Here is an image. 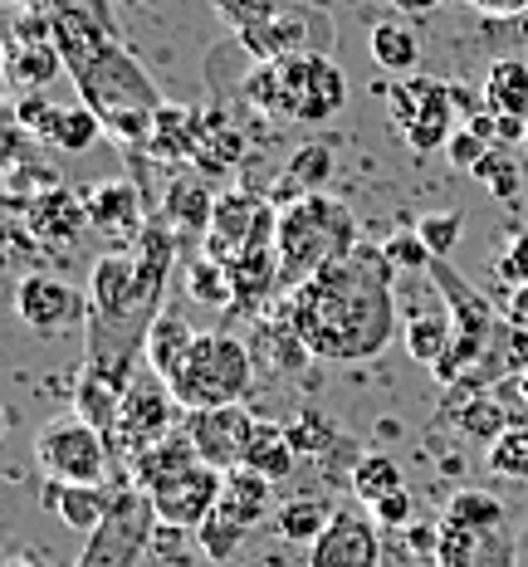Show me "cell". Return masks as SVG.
Instances as JSON below:
<instances>
[{
	"label": "cell",
	"instance_id": "obj_1",
	"mask_svg": "<svg viewBox=\"0 0 528 567\" xmlns=\"http://www.w3.org/2000/svg\"><path fill=\"white\" fill-rule=\"evenodd\" d=\"M392 275L396 269L382 245H352L348 255L284 293L279 309L319 362H372L396 333Z\"/></svg>",
	"mask_w": 528,
	"mask_h": 567
},
{
	"label": "cell",
	"instance_id": "obj_2",
	"mask_svg": "<svg viewBox=\"0 0 528 567\" xmlns=\"http://www.w3.org/2000/svg\"><path fill=\"white\" fill-rule=\"evenodd\" d=\"M74 84H79L84 109H93V117L103 123V133L117 137L133 152L147 147L152 123H157V113L167 99H162L157 84L147 79V69L137 64L123 44H108L84 74H74Z\"/></svg>",
	"mask_w": 528,
	"mask_h": 567
},
{
	"label": "cell",
	"instance_id": "obj_3",
	"mask_svg": "<svg viewBox=\"0 0 528 567\" xmlns=\"http://www.w3.org/2000/svg\"><path fill=\"white\" fill-rule=\"evenodd\" d=\"M358 240V220L343 200L313 192L303 200L279 206V235H275V255H279V279L284 293H293L303 279H313L323 265H333L338 255H348Z\"/></svg>",
	"mask_w": 528,
	"mask_h": 567
},
{
	"label": "cell",
	"instance_id": "obj_4",
	"mask_svg": "<svg viewBox=\"0 0 528 567\" xmlns=\"http://www.w3.org/2000/svg\"><path fill=\"white\" fill-rule=\"evenodd\" d=\"M426 275H431V284H436L445 313H451V323H455V348L445 352V362L431 377H436L441 386H455L460 377H469L479 362H485V352H489V342H495L504 318H499L495 303H489L485 293L475 289V284L455 275L451 259H431Z\"/></svg>",
	"mask_w": 528,
	"mask_h": 567
},
{
	"label": "cell",
	"instance_id": "obj_5",
	"mask_svg": "<svg viewBox=\"0 0 528 567\" xmlns=\"http://www.w3.org/2000/svg\"><path fill=\"white\" fill-rule=\"evenodd\" d=\"M250 382H255V358L245 342H235L230 333H196L186 362L172 377V392L186 411H206L245 401Z\"/></svg>",
	"mask_w": 528,
	"mask_h": 567
},
{
	"label": "cell",
	"instance_id": "obj_6",
	"mask_svg": "<svg viewBox=\"0 0 528 567\" xmlns=\"http://www.w3.org/2000/svg\"><path fill=\"white\" fill-rule=\"evenodd\" d=\"M386 123L411 152L431 157V152H445V142L455 137L460 109L451 99V84H441V79H396L386 89Z\"/></svg>",
	"mask_w": 528,
	"mask_h": 567
},
{
	"label": "cell",
	"instance_id": "obj_7",
	"mask_svg": "<svg viewBox=\"0 0 528 567\" xmlns=\"http://www.w3.org/2000/svg\"><path fill=\"white\" fill-rule=\"evenodd\" d=\"M157 528H162V518L152 509L147 494L137 484H117L108 518L89 534L74 567H143L152 543H157Z\"/></svg>",
	"mask_w": 528,
	"mask_h": 567
},
{
	"label": "cell",
	"instance_id": "obj_8",
	"mask_svg": "<svg viewBox=\"0 0 528 567\" xmlns=\"http://www.w3.org/2000/svg\"><path fill=\"white\" fill-rule=\"evenodd\" d=\"M34 465L54 484H108L113 445L84 416H54L34 435Z\"/></svg>",
	"mask_w": 528,
	"mask_h": 567
},
{
	"label": "cell",
	"instance_id": "obj_9",
	"mask_svg": "<svg viewBox=\"0 0 528 567\" xmlns=\"http://www.w3.org/2000/svg\"><path fill=\"white\" fill-rule=\"evenodd\" d=\"M182 401H176L172 382L162 377L157 368H137L133 386L123 392V411H117V431L108 435V445L117 455H127V465H133L143 451H152L157 441H167L176 431V421H182Z\"/></svg>",
	"mask_w": 528,
	"mask_h": 567
},
{
	"label": "cell",
	"instance_id": "obj_10",
	"mask_svg": "<svg viewBox=\"0 0 528 567\" xmlns=\"http://www.w3.org/2000/svg\"><path fill=\"white\" fill-rule=\"evenodd\" d=\"M279 79H284V117L319 127L328 117L343 113L348 103V79L328 54H293L279 59Z\"/></svg>",
	"mask_w": 528,
	"mask_h": 567
},
{
	"label": "cell",
	"instance_id": "obj_11",
	"mask_svg": "<svg viewBox=\"0 0 528 567\" xmlns=\"http://www.w3.org/2000/svg\"><path fill=\"white\" fill-rule=\"evenodd\" d=\"M220 489H226V470L196 460V465H186L182 475L152 484V489H143V494L152 499V509H157V518L167 528H186V534H196V528L220 509Z\"/></svg>",
	"mask_w": 528,
	"mask_h": 567
},
{
	"label": "cell",
	"instance_id": "obj_12",
	"mask_svg": "<svg viewBox=\"0 0 528 567\" xmlns=\"http://www.w3.org/2000/svg\"><path fill=\"white\" fill-rule=\"evenodd\" d=\"M15 313L30 333L64 338L89 328V293H79L69 279L54 275H25L15 284Z\"/></svg>",
	"mask_w": 528,
	"mask_h": 567
},
{
	"label": "cell",
	"instance_id": "obj_13",
	"mask_svg": "<svg viewBox=\"0 0 528 567\" xmlns=\"http://www.w3.org/2000/svg\"><path fill=\"white\" fill-rule=\"evenodd\" d=\"M260 416H255L245 401H230V406H206V411H186L182 431L191 435L196 455L216 470H235L245 465V451H250V435Z\"/></svg>",
	"mask_w": 528,
	"mask_h": 567
},
{
	"label": "cell",
	"instance_id": "obj_14",
	"mask_svg": "<svg viewBox=\"0 0 528 567\" xmlns=\"http://www.w3.org/2000/svg\"><path fill=\"white\" fill-rule=\"evenodd\" d=\"M309 567H382L377 518L362 509H333L328 528L309 543Z\"/></svg>",
	"mask_w": 528,
	"mask_h": 567
},
{
	"label": "cell",
	"instance_id": "obj_15",
	"mask_svg": "<svg viewBox=\"0 0 528 567\" xmlns=\"http://www.w3.org/2000/svg\"><path fill=\"white\" fill-rule=\"evenodd\" d=\"M89 226L113 245V250H133L147 230V200L133 182H99L89 186Z\"/></svg>",
	"mask_w": 528,
	"mask_h": 567
},
{
	"label": "cell",
	"instance_id": "obj_16",
	"mask_svg": "<svg viewBox=\"0 0 528 567\" xmlns=\"http://www.w3.org/2000/svg\"><path fill=\"white\" fill-rule=\"evenodd\" d=\"M20 220H25L30 240L44 245V250H69L79 235L93 230L89 226V196L69 192V186H50V192H40L25 210H20Z\"/></svg>",
	"mask_w": 528,
	"mask_h": 567
},
{
	"label": "cell",
	"instance_id": "obj_17",
	"mask_svg": "<svg viewBox=\"0 0 528 567\" xmlns=\"http://www.w3.org/2000/svg\"><path fill=\"white\" fill-rule=\"evenodd\" d=\"M519 538H509V528L495 534H475L460 524H436V567H519Z\"/></svg>",
	"mask_w": 528,
	"mask_h": 567
},
{
	"label": "cell",
	"instance_id": "obj_18",
	"mask_svg": "<svg viewBox=\"0 0 528 567\" xmlns=\"http://www.w3.org/2000/svg\"><path fill=\"white\" fill-rule=\"evenodd\" d=\"M157 216L182 235V245H191V240L206 245L210 216H216V192H210L206 182H196V172H176L167 182V192H162Z\"/></svg>",
	"mask_w": 528,
	"mask_h": 567
},
{
	"label": "cell",
	"instance_id": "obj_19",
	"mask_svg": "<svg viewBox=\"0 0 528 567\" xmlns=\"http://www.w3.org/2000/svg\"><path fill=\"white\" fill-rule=\"evenodd\" d=\"M441 421H451L455 431H460V441H475V445H495L504 431H509V406H504V392L495 386V392H445L441 401Z\"/></svg>",
	"mask_w": 528,
	"mask_h": 567
},
{
	"label": "cell",
	"instance_id": "obj_20",
	"mask_svg": "<svg viewBox=\"0 0 528 567\" xmlns=\"http://www.w3.org/2000/svg\"><path fill=\"white\" fill-rule=\"evenodd\" d=\"M201 127H206L201 109H186V103H162L143 157L167 162V167H191V162H196V142H201Z\"/></svg>",
	"mask_w": 528,
	"mask_h": 567
},
{
	"label": "cell",
	"instance_id": "obj_21",
	"mask_svg": "<svg viewBox=\"0 0 528 567\" xmlns=\"http://www.w3.org/2000/svg\"><path fill=\"white\" fill-rule=\"evenodd\" d=\"M240 44L255 59H293L309 54V6H279L260 25L240 30Z\"/></svg>",
	"mask_w": 528,
	"mask_h": 567
},
{
	"label": "cell",
	"instance_id": "obj_22",
	"mask_svg": "<svg viewBox=\"0 0 528 567\" xmlns=\"http://www.w3.org/2000/svg\"><path fill=\"white\" fill-rule=\"evenodd\" d=\"M230 289H235V313L245 318H260L265 303L275 299V293H284V279H279V255L275 250H245L230 259Z\"/></svg>",
	"mask_w": 528,
	"mask_h": 567
},
{
	"label": "cell",
	"instance_id": "obj_23",
	"mask_svg": "<svg viewBox=\"0 0 528 567\" xmlns=\"http://www.w3.org/2000/svg\"><path fill=\"white\" fill-rule=\"evenodd\" d=\"M117 499V484H54L44 489V504L59 514V524L74 528V534H93V528L108 518Z\"/></svg>",
	"mask_w": 528,
	"mask_h": 567
},
{
	"label": "cell",
	"instance_id": "obj_24",
	"mask_svg": "<svg viewBox=\"0 0 528 567\" xmlns=\"http://www.w3.org/2000/svg\"><path fill=\"white\" fill-rule=\"evenodd\" d=\"M59 74H69V64H64V54H59L54 40H10L6 44V79H10V89L40 93V89H50Z\"/></svg>",
	"mask_w": 528,
	"mask_h": 567
},
{
	"label": "cell",
	"instance_id": "obj_25",
	"mask_svg": "<svg viewBox=\"0 0 528 567\" xmlns=\"http://www.w3.org/2000/svg\"><path fill=\"white\" fill-rule=\"evenodd\" d=\"M328 176H333V147H323V142H303V147L284 162V172H279L275 206H289V200H303V196L323 192Z\"/></svg>",
	"mask_w": 528,
	"mask_h": 567
},
{
	"label": "cell",
	"instance_id": "obj_26",
	"mask_svg": "<svg viewBox=\"0 0 528 567\" xmlns=\"http://www.w3.org/2000/svg\"><path fill=\"white\" fill-rule=\"evenodd\" d=\"M220 509H226L230 518H240L245 528L265 524L269 509H275V480H265L260 470H250V465H235V470H226Z\"/></svg>",
	"mask_w": 528,
	"mask_h": 567
},
{
	"label": "cell",
	"instance_id": "obj_27",
	"mask_svg": "<svg viewBox=\"0 0 528 567\" xmlns=\"http://www.w3.org/2000/svg\"><path fill=\"white\" fill-rule=\"evenodd\" d=\"M240 157H245V133L235 127L230 113L210 109L206 127H201V142H196V162H191V167H201L206 176H220V172L240 167Z\"/></svg>",
	"mask_w": 528,
	"mask_h": 567
},
{
	"label": "cell",
	"instance_id": "obj_28",
	"mask_svg": "<svg viewBox=\"0 0 528 567\" xmlns=\"http://www.w3.org/2000/svg\"><path fill=\"white\" fill-rule=\"evenodd\" d=\"M191 342H196V328L186 323L182 313H172V309H162L157 313V323L147 328V342H143V358H147V368H157L162 377H176V368L186 362V352H191Z\"/></svg>",
	"mask_w": 528,
	"mask_h": 567
},
{
	"label": "cell",
	"instance_id": "obj_29",
	"mask_svg": "<svg viewBox=\"0 0 528 567\" xmlns=\"http://www.w3.org/2000/svg\"><path fill=\"white\" fill-rule=\"evenodd\" d=\"M196 445H191V435L186 431H172L167 441H157L152 451H143L127 465V480L137 484V489H152V484H162V480H172V475H182L186 465H196Z\"/></svg>",
	"mask_w": 528,
	"mask_h": 567
},
{
	"label": "cell",
	"instance_id": "obj_30",
	"mask_svg": "<svg viewBox=\"0 0 528 567\" xmlns=\"http://www.w3.org/2000/svg\"><path fill=\"white\" fill-rule=\"evenodd\" d=\"M402 342H406L411 362H421L426 372H436L445 362V352L455 348V323H451V313H445V303L411 318V323L402 328Z\"/></svg>",
	"mask_w": 528,
	"mask_h": 567
},
{
	"label": "cell",
	"instance_id": "obj_31",
	"mask_svg": "<svg viewBox=\"0 0 528 567\" xmlns=\"http://www.w3.org/2000/svg\"><path fill=\"white\" fill-rule=\"evenodd\" d=\"M485 109L499 117H524L528 123V64L524 59H495L485 74Z\"/></svg>",
	"mask_w": 528,
	"mask_h": 567
},
{
	"label": "cell",
	"instance_id": "obj_32",
	"mask_svg": "<svg viewBox=\"0 0 528 567\" xmlns=\"http://www.w3.org/2000/svg\"><path fill=\"white\" fill-rule=\"evenodd\" d=\"M245 465L260 470V475L275 480V484L289 480L293 465H299V451H293V441H289V425H279V421H260V425H255L250 451H245Z\"/></svg>",
	"mask_w": 528,
	"mask_h": 567
},
{
	"label": "cell",
	"instance_id": "obj_33",
	"mask_svg": "<svg viewBox=\"0 0 528 567\" xmlns=\"http://www.w3.org/2000/svg\"><path fill=\"white\" fill-rule=\"evenodd\" d=\"M117 411H123V392L108 382V377H99V372H79V382H74V416H84L93 431H103V435H113L117 431Z\"/></svg>",
	"mask_w": 528,
	"mask_h": 567
},
{
	"label": "cell",
	"instance_id": "obj_34",
	"mask_svg": "<svg viewBox=\"0 0 528 567\" xmlns=\"http://www.w3.org/2000/svg\"><path fill=\"white\" fill-rule=\"evenodd\" d=\"M348 484H352V499H362V504H367V509H372V504H377V499H386V494L406 489L402 465H396L392 455H362V460H352Z\"/></svg>",
	"mask_w": 528,
	"mask_h": 567
},
{
	"label": "cell",
	"instance_id": "obj_35",
	"mask_svg": "<svg viewBox=\"0 0 528 567\" xmlns=\"http://www.w3.org/2000/svg\"><path fill=\"white\" fill-rule=\"evenodd\" d=\"M186 279V299L201 303V309H230L235 303V289H230V269L210 255H196L191 265L182 269Z\"/></svg>",
	"mask_w": 528,
	"mask_h": 567
},
{
	"label": "cell",
	"instance_id": "obj_36",
	"mask_svg": "<svg viewBox=\"0 0 528 567\" xmlns=\"http://www.w3.org/2000/svg\"><path fill=\"white\" fill-rule=\"evenodd\" d=\"M372 59H377L382 69H392L396 79H406L411 69L421 64V40H416V30L402 25V20H382V25L372 30Z\"/></svg>",
	"mask_w": 528,
	"mask_h": 567
},
{
	"label": "cell",
	"instance_id": "obj_37",
	"mask_svg": "<svg viewBox=\"0 0 528 567\" xmlns=\"http://www.w3.org/2000/svg\"><path fill=\"white\" fill-rule=\"evenodd\" d=\"M289 441H293V451H299V460H323V455H333L338 445H343V431L333 425L328 411L303 406L299 416L289 421Z\"/></svg>",
	"mask_w": 528,
	"mask_h": 567
},
{
	"label": "cell",
	"instance_id": "obj_38",
	"mask_svg": "<svg viewBox=\"0 0 528 567\" xmlns=\"http://www.w3.org/2000/svg\"><path fill=\"white\" fill-rule=\"evenodd\" d=\"M445 524H460V528H475V534H495V528H509L504 524V504L495 499V494L485 489H455L451 504H445Z\"/></svg>",
	"mask_w": 528,
	"mask_h": 567
},
{
	"label": "cell",
	"instance_id": "obj_39",
	"mask_svg": "<svg viewBox=\"0 0 528 567\" xmlns=\"http://www.w3.org/2000/svg\"><path fill=\"white\" fill-rule=\"evenodd\" d=\"M240 99L265 117H284V79H279V59H255V69L240 79Z\"/></svg>",
	"mask_w": 528,
	"mask_h": 567
},
{
	"label": "cell",
	"instance_id": "obj_40",
	"mask_svg": "<svg viewBox=\"0 0 528 567\" xmlns=\"http://www.w3.org/2000/svg\"><path fill=\"white\" fill-rule=\"evenodd\" d=\"M328 518L333 514H328L319 499H289V504H279L275 509V528H279V538L284 543H303V548H309V543L328 528Z\"/></svg>",
	"mask_w": 528,
	"mask_h": 567
},
{
	"label": "cell",
	"instance_id": "obj_41",
	"mask_svg": "<svg viewBox=\"0 0 528 567\" xmlns=\"http://www.w3.org/2000/svg\"><path fill=\"white\" fill-rule=\"evenodd\" d=\"M245 534H250V528H245L240 518H230L226 509H216L201 528H196V548H201L206 563H235V553H240Z\"/></svg>",
	"mask_w": 528,
	"mask_h": 567
},
{
	"label": "cell",
	"instance_id": "obj_42",
	"mask_svg": "<svg viewBox=\"0 0 528 567\" xmlns=\"http://www.w3.org/2000/svg\"><path fill=\"white\" fill-rule=\"evenodd\" d=\"M485 465H489V475H499V480H524L528 484V421L509 425V431L489 445Z\"/></svg>",
	"mask_w": 528,
	"mask_h": 567
},
{
	"label": "cell",
	"instance_id": "obj_43",
	"mask_svg": "<svg viewBox=\"0 0 528 567\" xmlns=\"http://www.w3.org/2000/svg\"><path fill=\"white\" fill-rule=\"evenodd\" d=\"M99 133H103V123L93 117V109H59V117H54V133H50V147H59V152H89L93 142H99Z\"/></svg>",
	"mask_w": 528,
	"mask_h": 567
},
{
	"label": "cell",
	"instance_id": "obj_44",
	"mask_svg": "<svg viewBox=\"0 0 528 567\" xmlns=\"http://www.w3.org/2000/svg\"><path fill=\"white\" fill-rule=\"evenodd\" d=\"M469 176H475V182H485L489 196H499V200H514V196H519V186H524V172H519V162L509 157V147H489V157L479 162Z\"/></svg>",
	"mask_w": 528,
	"mask_h": 567
},
{
	"label": "cell",
	"instance_id": "obj_45",
	"mask_svg": "<svg viewBox=\"0 0 528 567\" xmlns=\"http://www.w3.org/2000/svg\"><path fill=\"white\" fill-rule=\"evenodd\" d=\"M416 235L426 240V250L436 259H451V250L465 235V210H431V216L416 220Z\"/></svg>",
	"mask_w": 528,
	"mask_h": 567
},
{
	"label": "cell",
	"instance_id": "obj_46",
	"mask_svg": "<svg viewBox=\"0 0 528 567\" xmlns=\"http://www.w3.org/2000/svg\"><path fill=\"white\" fill-rule=\"evenodd\" d=\"M382 255L392 259V269H396V275H426V269H431V259H436V255L426 250V240H421L416 230L386 235V240H382Z\"/></svg>",
	"mask_w": 528,
	"mask_h": 567
},
{
	"label": "cell",
	"instance_id": "obj_47",
	"mask_svg": "<svg viewBox=\"0 0 528 567\" xmlns=\"http://www.w3.org/2000/svg\"><path fill=\"white\" fill-rule=\"evenodd\" d=\"M54 117H59V109L44 93H20V103H15V123L25 127L30 137H44L50 142V133H54Z\"/></svg>",
	"mask_w": 528,
	"mask_h": 567
},
{
	"label": "cell",
	"instance_id": "obj_48",
	"mask_svg": "<svg viewBox=\"0 0 528 567\" xmlns=\"http://www.w3.org/2000/svg\"><path fill=\"white\" fill-rule=\"evenodd\" d=\"M489 147H495V142H485V137L475 133V127H465V123H460V127H455V137L445 142V157H451V167H460V172H475L479 162L489 157Z\"/></svg>",
	"mask_w": 528,
	"mask_h": 567
},
{
	"label": "cell",
	"instance_id": "obj_49",
	"mask_svg": "<svg viewBox=\"0 0 528 567\" xmlns=\"http://www.w3.org/2000/svg\"><path fill=\"white\" fill-rule=\"evenodd\" d=\"M495 269H499L504 284H514V289H519V284H528V230H519V235H509V240H504Z\"/></svg>",
	"mask_w": 528,
	"mask_h": 567
},
{
	"label": "cell",
	"instance_id": "obj_50",
	"mask_svg": "<svg viewBox=\"0 0 528 567\" xmlns=\"http://www.w3.org/2000/svg\"><path fill=\"white\" fill-rule=\"evenodd\" d=\"M216 10L235 25V34H240V30L260 25L269 10H279V6H275V0H216Z\"/></svg>",
	"mask_w": 528,
	"mask_h": 567
},
{
	"label": "cell",
	"instance_id": "obj_51",
	"mask_svg": "<svg viewBox=\"0 0 528 567\" xmlns=\"http://www.w3.org/2000/svg\"><path fill=\"white\" fill-rule=\"evenodd\" d=\"M367 514L377 518L382 528H406V524H411V514H416V499H411V489H396V494H386V499L372 504Z\"/></svg>",
	"mask_w": 528,
	"mask_h": 567
},
{
	"label": "cell",
	"instance_id": "obj_52",
	"mask_svg": "<svg viewBox=\"0 0 528 567\" xmlns=\"http://www.w3.org/2000/svg\"><path fill=\"white\" fill-rule=\"evenodd\" d=\"M469 10H479V16H489V20H519L524 10H528V0H469Z\"/></svg>",
	"mask_w": 528,
	"mask_h": 567
},
{
	"label": "cell",
	"instance_id": "obj_53",
	"mask_svg": "<svg viewBox=\"0 0 528 567\" xmlns=\"http://www.w3.org/2000/svg\"><path fill=\"white\" fill-rule=\"evenodd\" d=\"M509 318L514 323H528V284H519V289L509 293Z\"/></svg>",
	"mask_w": 528,
	"mask_h": 567
},
{
	"label": "cell",
	"instance_id": "obj_54",
	"mask_svg": "<svg viewBox=\"0 0 528 567\" xmlns=\"http://www.w3.org/2000/svg\"><path fill=\"white\" fill-rule=\"evenodd\" d=\"M392 10H402V16H431V10H441V0H392Z\"/></svg>",
	"mask_w": 528,
	"mask_h": 567
},
{
	"label": "cell",
	"instance_id": "obj_55",
	"mask_svg": "<svg viewBox=\"0 0 528 567\" xmlns=\"http://www.w3.org/2000/svg\"><path fill=\"white\" fill-rule=\"evenodd\" d=\"M514 396H519L524 406H528V372H524V377H514Z\"/></svg>",
	"mask_w": 528,
	"mask_h": 567
},
{
	"label": "cell",
	"instance_id": "obj_56",
	"mask_svg": "<svg viewBox=\"0 0 528 567\" xmlns=\"http://www.w3.org/2000/svg\"><path fill=\"white\" fill-rule=\"evenodd\" d=\"M514 30H519V40L528 44V10H524V16H519V20H514Z\"/></svg>",
	"mask_w": 528,
	"mask_h": 567
},
{
	"label": "cell",
	"instance_id": "obj_57",
	"mask_svg": "<svg viewBox=\"0 0 528 567\" xmlns=\"http://www.w3.org/2000/svg\"><path fill=\"white\" fill-rule=\"evenodd\" d=\"M6 567H44V563H30V558H10Z\"/></svg>",
	"mask_w": 528,
	"mask_h": 567
},
{
	"label": "cell",
	"instance_id": "obj_58",
	"mask_svg": "<svg viewBox=\"0 0 528 567\" xmlns=\"http://www.w3.org/2000/svg\"><path fill=\"white\" fill-rule=\"evenodd\" d=\"M293 6H309L313 10V6H328V0H293Z\"/></svg>",
	"mask_w": 528,
	"mask_h": 567
},
{
	"label": "cell",
	"instance_id": "obj_59",
	"mask_svg": "<svg viewBox=\"0 0 528 567\" xmlns=\"http://www.w3.org/2000/svg\"><path fill=\"white\" fill-rule=\"evenodd\" d=\"M10 6H25V0H10Z\"/></svg>",
	"mask_w": 528,
	"mask_h": 567
},
{
	"label": "cell",
	"instance_id": "obj_60",
	"mask_svg": "<svg viewBox=\"0 0 528 567\" xmlns=\"http://www.w3.org/2000/svg\"><path fill=\"white\" fill-rule=\"evenodd\" d=\"M524 152H528V133H524Z\"/></svg>",
	"mask_w": 528,
	"mask_h": 567
},
{
	"label": "cell",
	"instance_id": "obj_61",
	"mask_svg": "<svg viewBox=\"0 0 528 567\" xmlns=\"http://www.w3.org/2000/svg\"><path fill=\"white\" fill-rule=\"evenodd\" d=\"M117 6H127V0H117Z\"/></svg>",
	"mask_w": 528,
	"mask_h": 567
}]
</instances>
